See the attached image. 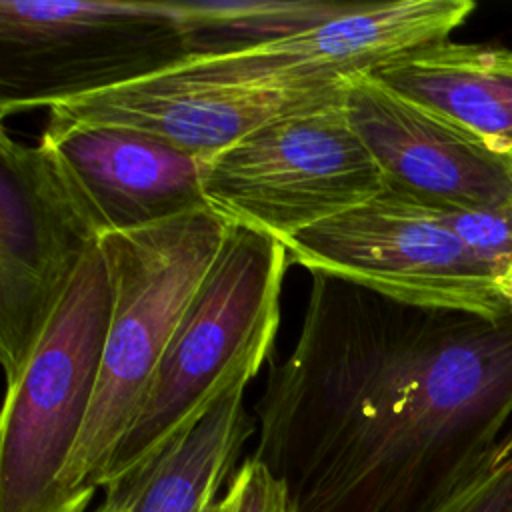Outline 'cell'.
<instances>
[{"instance_id": "6da1fadb", "label": "cell", "mask_w": 512, "mask_h": 512, "mask_svg": "<svg viewBox=\"0 0 512 512\" xmlns=\"http://www.w3.org/2000/svg\"><path fill=\"white\" fill-rule=\"evenodd\" d=\"M512 416V314L420 308L310 274L256 450L300 512H432L490 466Z\"/></svg>"}, {"instance_id": "7a4b0ae2", "label": "cell", "mask_w": 512, "mask_h": 512, "mask_svg": "<svg viewBox=\"0 0 512 512\" xmlns=\"http://www.w3.org/2000/svg\"><path fill=\"white\" fill-rule=\"evenodd\" d=\"M232 224L210 210L100 238L112 310L94 400L64 480L86 510L104 488L168 342Z\"/></svg>"}, {"instance_id": "3957f363", "label": "cell", "mask_w": 512, "mask_h": 512, "mask_svg": "<svg viewBox=\"0 0 512 512\" xmlns=\"http://www.w3.org/2000/svg\"><path fill=\"white\" fill-rule=\"evenodd\" d=\"M290 258L282 242L242 226L228 236L184 310L104 488L198 422L272 356Z\"/></svg>"}, {"instance_id": "277c9868", "label": "cell", "mask_w": 512, "mask_h": 512, "mask_svg": "<svg viewBox=\"0 0 512 512\" xmlns=\"http://www.w3.org/2000/svg\"><path fill=\"white\" fill-rule=\"evenodd\" d=\"M112 310L106 256L90 250L20 378L6 386L0 512H86L66 468L86 424Z\"/></svg>"}, {"instance_id": "5b68a950", "label": "cell", "mask_w": 512, "mask_h": 512, "mask_svg": "<svg viewBox=\"0 0 512 512\" xmlns=\"http://www.w3.org/2000/svg\"><path fill=\"white\" fill-rule=\"evenodd\" d=\"M384 188L344 98L272 118L202 162L210 212L284 246Z\"/></svg>"}, {"instance_id": "8992f818", "label": "cell", "mask_w": 512, "mask_h": 512, "mask_svg": "<svg viewBox=\"0 0 512 512\" xmlns=\"http://www.w3.org/2000/svg\"><path fill=\"white\" fill-rule=\"evenodd\" d=\"M186 58L164 2L2 0V118L132 82Z\"/></svg>"}, {"instance_id": "52a82bcc", "label": "cell", "mask_w": 512, "mask_h": 512, "mask_svg": "<svg viewBox=\"0 0 512 512\" xmlns=\"http://www.w3.org/2000/svg\"><path fill=\"white\" fill-rule=\"evenodd\" d=\"M290 264L396 302L482 316L512 314L494 272L450 228L442 208L388 188L288 244Z\"/></svg>"}, {"instance_id": "ba28073f", "label": "cell", "mask_w": 512, "mask_h": 512, "mask_svg": "<svg viewBox=\"0 0 512 512\" xmlns=\"http://www.w3.org/2000/svg\"><path fill=\"white\" fill-rule=\"evenodd\" d=\"M100 230L46 144L0 136V360L24 372Z\"/></svg>"}, {"instance_id": "9c48e42d", "label": "cell", "mask_w": 512, "mask_h": 512, "mask_svg": "<svg viewBox=\"0 0 512 512\" xmlns=\"http://www.w3.org/2000/svg\"><path fill=\"white\" fill-rule=\"evenodd\" d=\"M474 8L470 0L364 2L312 30L232 54L186 56L162 72L248 88L338 84L408 50L448 40Z\"/></svg>"}, {"instance_id": "30bf717a", "label": "cell", "mask_w": 512, "mask_h": 512, "mask_svg": "<svg viewBox=\"0 0 512 512\" xmlns=\"http://www.w3.org/2000/svg\"><path fill=\"white\" fill-rule=\"evenodd\" d=\"M344 106L384 188L442 210L512 206V154L406 100L370 72L348 76Z\"/></svg>"}, {"instance_id": "8fae6325", "label": "cell", "mask_w": 512, "mask_h": 512, "mask_svg": "<svg viewBox=\"0 0 512 512\" xmlns=\"http://www.w3.org/2000/svg\"><path fill=\"white\" fill-rule=\"evenodd\" d=\"M346 80L306 88H248L156 72L60 100L48 108V120L134 128L208 160L272 118L344 98Z\"/></svg>"}, {"instance_id": "7c38bea8", "label": "cell", "mask_w": 512, "mask_h": 512, "mask_svg": "<svg viewBox=\"0 0 512 512\" xmlns=\"http://www.w3.org/2000/svg\"><path fill=\"white\" fill-rule=\"evenodd\" d=\"M40 142L102 236L208 210L200 158L152 134L46 120Z\"/></svg>"}, {"instance_id": "4fadbf2b", "label": "cell", "mask_w": 512, "mask_h": 512, "mask_svg": "<svg viewBox=\"0 0 512 512\" xmlns=\"http://www.w3.org/2000/svg\"><path fill=\"white\" fill-rule=\"evenodd\" d=\"M246 386L226 392L198 422L104 488L92 512H210L256 432Z\"/></svg>"}, {"instance_id": "5bb4252c", "label": "cell", "mask_w": 512, "mask_h": 512, "mask_svg": "<svg viewBox=\"0 0 512 512\" xmlns=\"http://www.w3.org/2000/svg\"><path fill=\"white\" fill-rule=\"evenodd\" d=\"M370 74L490 148L512 154V50L440 40L408 50Z\"/></svg>"}, {"instance_id": "9a60e30c", "label": "cell", "mask_w": 512, "mask_h": 512, "mask_svg": "<svg viewBox=\"0 0 512 512\" xmlns=\"http://www.w3.org/2000/svg\"><path fill=\"white\" fill-rule=\"evenodd\" d=\"M364 2L190 0L164 2L186 56H220L264 46L358 10Z\"/></svg>"}, {"instance_id": "2e32d148", "label": "cell", "mask_w": 512, "mask_h": 512, "mask_svg": "<svg viewBox=\"0 0 512 512\" xmlns=\"http://www.w3.org/2000/svg\"><path fill=\"white\" fill-rule=\"evenodd\" d=\"M442 212L450 228L494 272L506 292L512 280V206L494 212Z\"/></svg>"}, {"instance_id": "e0dca14e", "label": "cell", "mask_w": 512, "mask_h": 512, "mask_svg": "<svg viewBox=\"0 0 512 512\" xmlns=\"http://www.w3.org/2000/svg\"><path fill=\"white\" fill-rule=\"evenodd\" d=\"M210 512H300L288 482L250 454L232 474Z\"/></svg>"}, {"instance_id": "ac0fdd59", "label": "cell", "mask_w": 512, "mask_h": 512, "mask_svg": "<svg viewBox=\"0 0 512 512\" xmlns=\"http://www.w3.org/2000/svg\"><path fill=\"white\" fill-rule=\"evenodd\" d=\"M432 512H512V452L496 458Z\"/></svg>"}, {"instance_id": "d6986e66", "label": "cell", "mask_w": 512, "mask_h": 512, "mask_svg": "<svg viewBox=\"0 0 512 512\" xmlns=\"http://www.w3.org/2000/svg\"><path fill=\"white\" fill-rule=\"evenodd\" d=\"M508 300H510V304H512V280H510V284H508ZM512 452V434L504 440V444H502V450H500V454H498V458H502V456H506V454H510Z\"/></svg>"}]
</instances>
